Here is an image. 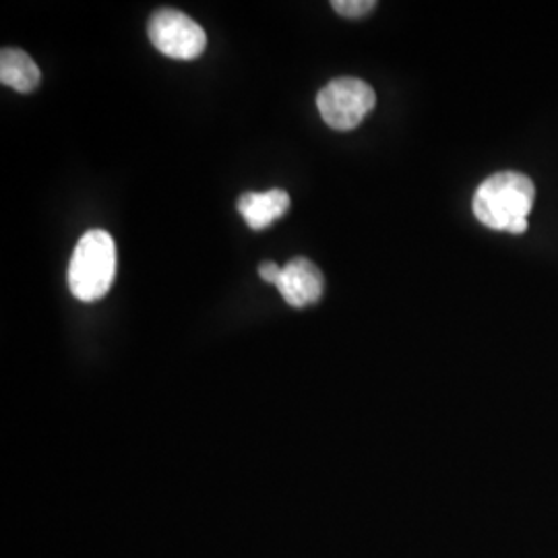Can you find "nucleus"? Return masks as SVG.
<instances>
[{
  "label": "nucleus",
  "instance_id": "f257e3e1",
  "mask_svg": "<svg viewBox=\"0 0 558 558\" xmlns=\"http://www.w3.org/2000/svg\"><path fill=\"white\" fill-rule=\"evenodd\" d=\"M534 199L536 186L532 179L519 172H499L480 184L472 209L480 223L490 230L523 234Z\"/></svg>",
  "mask_w": 558,
  "mask_h": 558
},
{
  "label": "nucleus",
  "instance_id": "f03ea898",
  "mask_svg": "<svg viewBox=\"0 0 558 558\" xmlns=\"http://www.w3.org/2000/svg\"><path fill=\"white\" fill-rule=\"evenodd\" d=\"M117 274V246L114 240L104 230H92L81 236L71 265H69V288L81 302H96L104 299Z\"/></svg>",
  "mask_w": 558,
  "mask_h": 558
},
{
  "label": "nucleus",
  "instance_id": "7ed1b4c3",
  "mask_svg": "<svg viewBox=\"0 0 558 558\" xmlns=\"http://www.w3.org/2000/svg\"><path fill=\"white\" fill-rule=\"evenodd\" d=\"M377 104L375 89L356 77L329 81L317 96L320 119L333 131H352Z\"/></svg>",
  "mask_w": 558,
  "mask_h": 558
},
{
  "label": "nucleus",
  "instance_id": "20e7f679",
  "mask_svg": "<svg viewBox=\"0 0 558 558\" xmlns=\"http://www.w3.org/2000/svg\"><path fill=\"white\" fill-rule=\"evenodd\" d=\"M149 40L163 57L193 60L205 52L207 36L197 21L177 9H160L147 25Z\"/></svg>",
  "mask_w": 558,
  "mask_h": 558
},
{
  "label": "nucleus",
  "instance_id": "39448f33",
  "mask_svg": "<svg viewBox=\"0 0 558 558\" xmlns=\"http://www.w3.org/2000/svg\"><path fill=\"white\" fill-rule=\"evenodd\" d=\"M276 288L290 306L304 308L317 304L323 299L325 279L315 263L304 257H294L281 267V276Z\"/></svg>",
  "mask_w": 558,
  "mask_h": 558
},
{
  "label": "nucleus",
  "instance_id": "423d86ee",
  "mask_svg": "<svg viewBox=\"0 0 558 558\" xmlns=\"http://www.w3.org/2000/svg\"><path fill=\"white\" fill-rule=\"evenodd\" d=\"M290 209V195L283 189L265 193H244L239 199V214L253 230H265L283 218Z\"/></svg>",
  "mask_w": 558,
  "mask_h": 558
},
{
  "label": "nucleus",
  "instance_id": "0eeeda50",
  "mask_svg": "<svg viewBox=\"0 0 558 558\" xmlns=\"http://www.w3.org/2000/svg\"><path fill=\"white\" fill-rule=\"evenodd\" d=\"M0 81L20 94H32L40 85L41 73L27 52L17 48H2Z\"/></svg>",
  "mask_w": 558,
  "mask_h": 558
},
{
  "label": "nucleus",
  "instance_id": "6e6552de",
  "mask_svg": "<svg viewBox=\"0 0 558 558\" xmlns=\"http://www.w3.org/2000/svg\"><path fill=\"white\" fill-rule=\"evenodd\" d=\"M331 7L336 9V13L343 15V17H350V20H359L368 15L377 2L375 0H333Z\"/></svg>",
  "mask_w": 558,
  "mask_h": 558
},
{
  "label": "nucleus",
  "instance_id": "1a4fd4ad",
  "mask_svg": "<svg viewBox=\"0 0 558 558\" xmlns=\"http://www.w3.org/2000/svg\"><path fill=\"white\" fill-rule=\"evenodd\" d=\"M260 278L265 279V281H269V283H278L279 276H281V267L276 265L274 260H269V263H263L259 269Z\"/></svg>",
  "mask_w": 558,
  "mask_h": 558
}]
</instances>
